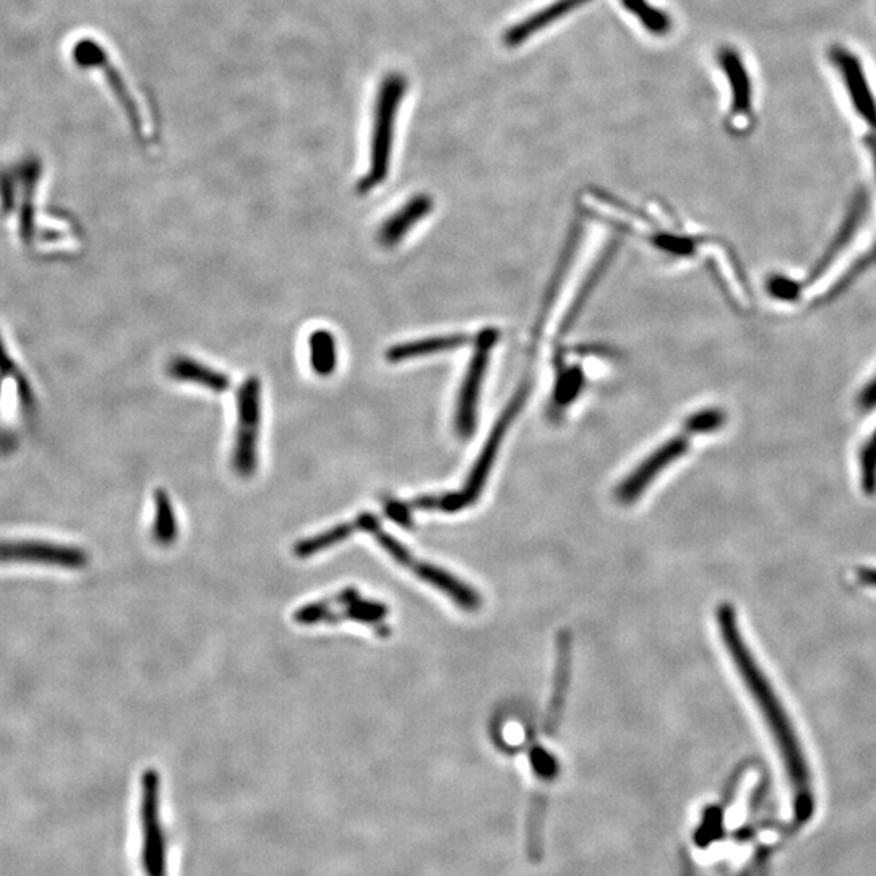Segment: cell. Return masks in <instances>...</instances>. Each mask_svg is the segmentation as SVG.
I'll return each mask as SVG.
<instances>
[{
    "instance_id": "d6986e66",
    "label": "cell",
    "mask_w": 876,
    "mask_h": 876,
    "mask_svg": "<svg viewBox=\"0 0 876 876\" xmlns=\"http://www.w3.org/2000/svg\"><path fill=\"white\" fill-rule=\"evenodd\" d=\"M357 529H359V526H357L356 518H354L353 521H349V523L338 524V526L328 529L325 533L309 537V539H304V541L299 542V544L294 547V554H296L297 557H301V559L310 557V555L318 554V552L330 549V547L340 544L344 539H348L351 534L356 533Z\"/></svg>"
},
{
    "instance_id": "5b68a950",
    "label": "cell",
    "mask_w": 876,
    "mask_h": 876,
    "mask_svg": "<svg viewBox=\"0 0 876 876\" xmlns=\"http://www.w3.org/2000/svg\"><path fill=\"white\" fill-rule=\"evenodd\" d=\"M237 426L232 450V468L239 476H254L258 466V437L262 424V382L249 377L236 395Z\"/></svg>"
},
{
    "instance_id": "603a6c76",
    "label": "cell",
    "mask_w": 876,
    "mask_h": 876,
    "mask_svg": "<svg viewBox=\"0 0 876 876\" xmlns=\"http://www.w3.org/2000/svg\"><path fill=\"white\" fill-rule=\"evenodd\" d=\"M721 422L722 417L718 413H703L692 417L688 421L687 427L692 432H708V430H714L721 426Z\"/></svg>"
},
{
    "instance_id": "2e32d148",
    "label": "cell",
    "mask_w": 876,
    "mask_h": 876,
    "mask_svg": "<svg viewBox=\"0 0 876 876\" xmlns=\"http://www.w3.org/2000/svg\"><path fill=\"white\" fill-rule=\"evenodd\" d=\"M432 198L429 195H417L409 200L398 213L390 216L378 232V241L385 247H393L403 241L409 229H413L422 218H426L432 210Z\"/></svg>"
},
{
    "instance_id": "9c48e42d",
    "label": "cell",
    "mask_w": 876,
    "mask_h": 876,
    "mask_svg": "<svg viewBox=\"0 0 876 876\" xmlns=\"http://www.w3.org/2000/svg\"><path fill=\"white\" fill-rule=\"evenodd\" d=\"M829 59H831L834 69L838 70L855 114L870 129L876 130V98L859 56L854 54L851 49L836 44L829 49Z\"/></svg>"
},
{
    "instance_id": "52a82bcc",
    "label": "cell",
    "mask_w": 876,
    "mask_h": 876,
    "mask_svg": "<svg viewBox=\"0 0 876 876\" xmlns=\"http://www.w3.org/2000/svg\"><path fill=\"white\" fill-rule=\"evenodd\" d=\"M73 61L77 62L78 67L88 70H99L104 77V82L108 83L111 88L112 95L116 98L117 103L121 104L124 109L127 121L130 127L134 130L140 140H143V119L135 103L134 96L130 93V88L122 78L121 72L116 65L112 64L109 59L108 52L96 43L93 38H82L73 46Z\"/></svg>"
},
{
    "instance_id": "9a60e30c",
    "label": "cell",
    "mask_w": 876,
    "mask_h": 876,
    "mask_svg": "<svg viewBox=\"0 0 876 876\" xmlns=\"http://www.w3.org/2000/svg\"><path fill=\"white\" fill-rule=\"evenodd\" d=\"M168 374L177 382L194 383L198 387L208 388L213 393H224L232 385L229 375L211 369L208 365L187 356L172 359L168 365Z\"/></svg>"
},
{
    "instance_id": "ac0fdd59",
    "label": "cell",
    "mask_w": 876,
    "mask_h": 876,
    "mask_svg": "<svg viewBox=\"0 0 876 876\" xmlns=\"http://www.w3.org/2000/svg\"><path fill=\"white\" fill-rule=\"evenodd\" d=\"M310 367L318 377H330L338 365V349L333 333L315 330L309 336Z\"/></svg>"
},
{
    "instance_id": "44dd1931",
    "label": "cell",
    "mask_w": 876,
    "mask_h": 876,
    "mask_svg": "<svg viewBox=\"0 0 876 876\" xmlns=\"http://www.w3.org/2000/svg\"><path fill=\"white\" fill-rule=\"evenodd\" d=\"M623 7L632 12L645 30L656 36H664L672 30V20L664 10L649 4L648 0H622Z\"/></svg>"
},
{
    "instance_id": "6da1fadb",
    "label": "cell",
    "mask_w": 876,
    "mask_h": 876,
    "mask_svg": "<svg viewBox=\"0 0 876 876\" xmlns=\"http://www.w3.org/2000/svg\"><path fill=\"white\" fill-rule=\"evenodd\" d=\"M718 625L727 653L732 657L735 667L739 670L740 679L743 680L755 705L760 709L763 721L778 747L782 765L786 768L787 778L791 784L795 820L799 823H807L815 812V792H813L807 758L803 755V748L799 737L795 734L791 719L787 716L786 709L771 687V683L766 679L765 672L756 664L752 651L745 645L737 615L732 607H719Z\"/></svg>"
},
{
    "instance_id": "7c38bea8",
    "label": "cell",
    "mask_w": 876,
    "mask_h": 876,
    "mask_svg": "<svg viewBox=\"0 0 876 876\" xmlns=\"http://www.w3.org/2000/svg\"><path fill=\"white\" fill-rule=\"evenodd\" d=\"M687 448V437H677L662 445L645 463L641 464L640 468L636 469L632 476L625 479L619 489V499L625 503L638 499L643 494V490L653 482L654 477L661 474L662 469L667 468L670 463L679 460Z\"/></svg>"
},
{
    "instance_id": "4fadbf2b",
    "label": "cell",
    "mask_w": 876,
    "mask_h": 876,
    "mask_svg": "<svg viewBox=\"0 0 876 876\" xmlns=\"http://www.w3.org/2000/svg\"><path fill=\"white\" fill-rule=\"evenodd\" d=\"M0 562H38L70 567L75 562V549L46 542H2Z\"/></svg>"
},
{
    "instance_id": "5bb4252c",
    "label": "cell",
    "mask_w": 876,
    "mask_h": 876,
    "mask_svg": "<svg viewBox=\"0 0 876 876\" xmlns=\"http://www.w3.org/2000/svg\"><path fill=\"white\" fill-rule=\"evenodd\" d=\"M588 2L589 0H557L554 4L547 5L544 9L531 15V17L524 18L523 22L511 26L510 30L505 33V44L510 46V48L520 46L524 41H528L531 36L536 35L537 31L544 30L550 23L557 22V20L565 17L572 10L578 9V7L588 4Z\"/></svg>"
},
{
    "instance_id": "4316f807",
    "label": "cell",
    "mask_w": 876,
    "mask_h": 876,
    "mask_svg": "<svg viewBox=\"0 0 876 876\" xmlns=\"http://www.w3.org/2000/svg\"><path fill=\"white\" fill-rule=\"evenodd\" d=\"M868 146H870V151H872L873 159H875L876 164V134L873 135L872 138H868Z\"/></svg>"
},
{
    "instance_id": "7a4b0ae2",
    "label": "cell",
    "mask_w": 876,
    "mask_h": 876,
    "mask_svg": "<svg viewBox=\"0 0 876 876\" xmlns=\"http://www.w3.org/2000/svg\"><path fill=\"white\" fill-rule=\"evenodd\" d=\"M406 91H408V80L403 73L398 72L388 73L378 86L372 142H370L369 171L357 185V192L361 195L374 190L387 179L396 119Z\"/></svg>"
},
{
    "instance_id": "ffe728a7",
    "label": "cell",
    "mask_w": 876,
    "mask_h": 876,
    "mask_svg": "<svg viewBox=\"0 0 876 876\" xmlns=\"http://www.w3.org/2000/svg\"><path fill=\"white\" fill-rule=\"evenodd\" d=\"M155 507V524L151 528L153 539L159 546H171L177 539V520L166 490H156Z\"/></svg>"
},
{
    "instance_id": "484cf974",
    "label": "cell",
    "mask_w": 876,
    "mask_h": 876,
    "mask_svg": "<svg viewBox=\"0 0 876 876\" xmlns=\"http://www.w3.org/2000/svg\"><path fill=\"white\" fill-rule=\"evenodd\" d=\"M857 578H859L860 583L865 584V586H870V588H876V570L875 568H862L857 572Z\"/></svg>"
},
{
    "instance_id": "30bf717a",
    "label": "cell",
    "mask_w": 876,
    "mask_h": 876,
    "mask_svg": "<svg viewBox=\"0 0 876 876\" xmlns=\"http://www.w3.org/2000/svg\"><path fill=\"white\" fill-rule=\"evenodd\" d=\"M497 336H499L497 331H482L479 340H477L476 354H474L468 374L464 378L460 403H458V411H456V429L463 437H469L473 434L474 426H476V404L479 390H481L482 375L486 372L490 349L497 341Z\"/></svg>"
},
{
    "instance_id": "8992f818",
    "label": "cell",
    "mask_w": 876,
    "mask_h": 876,
    "mask_svg": "<svg viewBox=\"0 0 876 876\" xmlns=\"http://www.w3.org/2000/svg\"><path fill=\"white\" fill-rule=\"evenodd\" d=\"M387 607L380 602L365 601L359 591L354 588L344 589L340 594L312 602L301 607L294 614V620L301 625H314L318 622H338V620H354V622L378 625L387 617Z\"/></svg>"
},
{
    "instance_id": "277c9868",
    "label": "cell",
    "mask_w": 876,
    "mask_h": 876,
    "mask_svg": "<svg viewBox=\"0 0 876 876\" xmlns=\"http://www.w3.org/2000/svg\"><path fill=\"white\" fill-rule=\"evenodd\" d=\"M528 396V385L521 387L516 391L515 398L510 401L507 409L503 411L499 422L495 424L494 430L490 432L489 440L486 447L482 448L481 455L477 458L474 464L473 473L469 474L468 482L461 492L458 494L445 495V497H424L414 502V507L422 508V510H442L453 511L463 510L469 507L471 503L476 502L481 495L484 484H486L487 476H489L492 464H494L495 456L499 453L500 445H502L503 437L507 434L508 426H510L516 414L520 413L523 406L524 398Z\"/></svg>"
},
{
    "instance_id": "e0dca14e",
    "label": "cell",
    "mask_w": 876,
    "mask_h": 876,
    "mask_svg": "<svg viewBox=\"0 0 876 876\" xmlns=\"http://www.w3.org/2000/svg\"><path fill=\"white\" fill-rule=\"evenodd\" d=\"M468 343L466 336H438V338H427L422 341H411V343L396 344L393 348L388 349L387 359L393 364L396 362L408 361V359H416V357L432 356V354L443 353L450 349L458 348L463 344Z\"/></svg>"
},
{
    "instance_id": "7402d4cb",
    "label": "cell",
    "mask_w": 876,
    "mask_h": 876,
    "mask_svg": "<svg viewBox=\"0 0 876 876\" xmlns=\"http://www.w3.org/2000/svg\"><path fill=\"white\" fill-rule=\"evenodd\" d=\"M581 372L580 370H572L567 377L563 378V383L557 391V400L560 404L568 403L576 395V391L580 390Z\"/></svg>"
},
{
    "instance_id": "d4e9b609",
    "label": "cell",
    "mask_w": 876,
    "mask_h": 876,
    "mask_svg": "<svg viewBox=\"0 0 876 876\" xmlns=\"http://www.w3.org/2000/svg\"><path fill=\"white\" fill-rule=\"evenodd\" d=\"M387 513L388 515H390L391 520L396 521V523L403 524V526H409V524H411L409 508L404 507V505H401V503H388Z\"/></svg>"
},
{
    "instance_id": "cb8c5ba5",
    "label": "cell",
    "mask_w": 876,
    "mask_h": 876,
    "mask_svg": "<svg viewBox=\"0 0 876 876\" xmlns=\"http://www.w3.org/2000/svg\"><path fill=\"white\" fill-rule=\"evenodd\" d=\"M533 765L537 773L541 774V776H546V778L554 776L555 769H557L554 758L549 753L544 752V750H536L533 753Z\"/></svg>"
},
{
    "instance_id": "3957f363",
    "label": "cell",
    "mask_w": 876,
    "mask_h": 876,
    "mask_svg": "<svg viewBox=\"0 0 876 876\" xmlns=\"http://www.w3.org/2000/svg\"><path fill=\"white\" fill-rule=\"evenodd\" d=\"M357 524H359V529L367 531V533H370L375 537V541H377L378 544H380V547L390 555L391 559L400 563V565H403L404 568L411 570V572H413L414 575L419 576L421 580L432 584L434 588L440 589L442 593L450 596L451 601L456 602L458 606L463 607V609L466 610L479 609V606H481V597H479V594H477L474 589L469 588V586H466L463 581H460L458 578H455V576L445 572L442 568L416 560V557H414V555L411 554V552H409V550L406 549L398 539H395V537H391L390 534L382 531L380 523H378V520L374 515H370V513H362L361 516H357Z\"/></svg>"
},
{
    "instance_id": "8fae6325",
    "label": "cell",
    "mask_w": 876,
    "mask_h": 876,
    "mask_svg": "<svg viewBox=\"0 0 876 876\" xmlns=\"http://www.w3.org/2000/svg\"><path fill=\"white\" fill-rule=\"evenodd\" d=\"M719 65L726 73L730 88V119L747 121L752 116L753 85L747 65L740 52L734 48H722L718 54Z\"/></svg>"
},
{
    "instance_id": "ba28073f",
    "label": "cell",
    "mask_w": 876,
    "mask_h": 876,
    "mask_svg": "<svg viewBox=\"0 0 876 876\" xmlns=\"http://www.w3.org/2000/svg\"><path fill=\"white\" fill-rule=\"evenodd\" d=\"M143 847L142 864L146 876H168L166 873V839L159 820V776L148 769L142 778Z\"/></svg>"
}]
</instances>
